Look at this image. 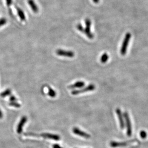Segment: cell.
<instances>
[{"label": "cell", "mask_w": 148, "mask_h": 148, "mask_svg": "<svg viewBox=\"0 0 148 148\" xmlns=\"http://www.w3.org/2000/svg\"><path fill=\"white\" fill-rule=\"evenodd\" d=\"M131 37V34L130 33H127L126 34L120 49V53L121 55L124 56L126 54L128 45L130 42Z\"/></svg>", "instance_id": "obj_1"}, {"label": "cell", "mask_w": 148, "mask_h": 148, "mask_svg": "<svg viewBox=\"0 0 148 148\" xmlns=\"http://www.w3.org/2000/svg\"><path fill=\"white\" fill-rule=\"evenodd\" d=\"M139 142V141L137 139L131 140L130 141H128L123 142H114V141H112L110 142L109 145L112 148L123 147H125L126 146H128L130 143H131L133 142Z\"/></svg>", "instance_id": "obj_2"}, {"label": "cell", "mask_w": 148, "mask_h": 148, "mask_svg": "<svg viewBox=\"0 0 148 148\" xmlns=\"http://www.w3.org/2000/svg\"><path fill=\"white\" fill-rule=\"evenodd\" d=\"M124 118L126 122V126L127 128V134L129 137H130L132 135V126L130 116L127 112H125L123 114Z\"/></svg>", "instance_id": "obj_3"}, {"label": "cell", "mask_w": 148, "mask_h": 148, "mask_svg": "<svg viewBox=\"0 0 148 148\" xmlns=\"http://www.w3.org/2000/svg\"><path fill=\"white\" fill-rule=\"evenodd\" d=\"M85 28H84V34L86 35L87 37L90 39H92L94 37V35L91 31V21L90 19L86 18L85 20Z\"/></svg>", "instance_id": "obj_4"}, {"label": "cell", "mask_w": 148, "mask_h": 148, "mask_svg": "<svg viewBox=\"0 0 148 148\" xmlns=\"http://www.w3.org/2000/svg\"><path fill=\"white\" fill-rule=\"evenodd\" d=\"M95 89V86L93 84H90L84 88H83L80 90H74L72 92V94L73 95H77L78 94L82 93H86L89 91H92Z\"/></svg>", "instance_id": "obj_5"}, {"label": "cell", "mask_w": 148, "mask_h": 148, "mask_svg": "<svg viewBox=\"0 0 148 148\" xmlns=\"http://www.w3.org/2000/svg\"><path fill=\"white\" fill-rule=\"evenodd\" d=\"M56 52L58 56L67 57L68 58H73L75 55L74 52L72 51L65 50L62 49H58Z\"/></svg>", "instance_id": "obj_6"}, {"label": "cell", "mask_w": 148, "mask_h": 148, "mask_svg": "<svg viewBox=\"0 0 148 148\" xmlns=\"http://www.w3.org/2000/svg\"><path fill=\"white\" fill-rule=\"evenodd\" d=\"M116 114L117 115V117L119 119V125H120V129L121 130H123L125 128V122H124V116L122 114V113L121 111V110L117 108L116 110Z\"/></svg>", "instance_id": "obj_7"}, {"label": "cell", "mask_w": 148, "mask_h": 148, "mask_svg": "<svg viewBox=\"0 0 148 148\" xmlns=\"http://www.w3.org/2000/svg\"><path fill=\"white\" fill-rule=\"evenodd\" d=\"M73 131L74 133V134L77 135L78 136H80L87 139H90L91 137V136L88 133H87L86 132H85L81 130L80 129L76 127H75L73 129Z\"/></svg>", "instance_id": "obj_8"}, {"label": "cell", "mask_w": 148, "mask_h": 148, "mask_svg": "<svg viewBox=\"0 0 148 148\" xmlns=\"http://www.w3.org/2000/svg\"><path fill=\"white\" fill-rule=\"evenodd\" d=\"M26 121H27V117H23L21 118L17 127V132L18 134H21L22 132L23 127L25 124L26 122Z\"/></svg>", "instance_id": "obj_9"}, {"label": "cell", "mask_w": 148, "mask_h": 148, "mask_svg": "<svg viewBox=\"0 0 148 148\" xmlns=\"http://www.w3.org/2000/svg\"><path fill=\"white\" fill-rule=\"evenodd\" d=\"M41 136L45 138H48L55 141H59L61 139L59 135L50 133H43L42 134H41Z\"/></svg>", "instance_id": "obj_10"}, {"label": "cell", "mask_w": 148, "mask_h": 148, "mask_svg": "<svg viewBox=\"0 0 148 148\" xmlns=\"http://www.w3.org/2000/svg\"><path fill=\"white\" fill-rule=\"evenodd\" d=\"M85 85V82L82 81H78L74 83V84L71 85L68 87L69 89H75V88H82V87Z\"/></svg>", "instance_id": "obj_11"}, {"label": "cell", "mask_w": 148, "mask_h": 148, "mask_svg": "<svg viewBox=\"0 0 148 148\" xmlns=\"http://www.w3.org/2000/svg\"><path fill=\"white\" fill-rule=\"evenodd\" d=\"M28 3L31 7V9L35 13H37L38 11V8L36 5L34 0H28Z\"/></svg>", "instance_id": "obj_12"}, {"label": "cell", "mask_w": 148, "mask_h": 148, "mask_svg": "<svg viewBox=\"0 0 148 148\" xmlns=\"http://www.w3.org/2000/svg\"><path fill=\"white\" fill-rule=\"evenodd\" d=\"M16 10H17V12L18 13L19 17H20V19L22 21H25V13L23 12V11L19 7H17L16 8Z\"/></svg>", "instance_id": "obj_13"}, {"label": "cell", "mask_w": 148, "mask_h": 148, "mask_svg": "<svg viewBox=\"0 0 148 148\" xmlns=\"http://www.w3.org/2000/svg\"><path fill=\"white\" fill-rule=\"evenodd\" d=\"M109 59V56L106 53H104L101 57L100 61L102 63H105V62H107Z\"/></svg>", "instance_id": "obj_14"}, {"label": "cell", "mask_w": 148, "mask_h": 148, "mask_svg": "<svg viewBox=\"0 0 148 148\" xmlns=\"http://www.w3.org/2000/svg\"><path fill=\"white\" fill-rule=\"evenodd\" d=\"M11 93V91L10 89H7L4 92H2L0 93V96L2 97H6L7 96L9 95Z\"/></svg>", "instance_id": "obj_15"}, {"label": "cell", "mask_w": 148, "mask_h": 148, "mask_svg": "<svg viewBox=\"0 0 148 148\" xmlns=\"http://www.w3.org/2000/svg\"><path fill=\"white\" fill-rule=\"evenodd\" d=\"M48 94L49 95V96H50L51 97H55L56 96V93L53 89H52L51 88H50V87H49Z\"/></svg>", "instance_id": "obj_16"}, {"label": "cell", "mask_w": 148, "mask_h": 148, "mask_svg": "<svg viewBox=\"0 0 148 148\" xmlns=\"http://www.w3.org/2000/svg\"><path fill=\"white\" fill-rule=\"evenodd\" d=\"M140 136L141 137V138L142 139H145L147 138V132L144 131V130H142L140 132Z\"/></svg>", "instance_id": "obj_17"}, {"label": "cell", "mask_w": 148, "mask_h": 148, "mask_svg": "<svg viewBox=\"0 0 148 148\" xmlns=\"http://www.w3.org/2000/svg\"><path fill=\"white\" fill-rule=\"evenodd\" d=\"M77 28L79 31H80L81 33H84V28L82 26V25H81L80 24H78L77 25Z\"/></svg>", "instance_id": "obj_18"}, {"label": "cell", "mask_w": 148, "mask_h": 148, "mask_svg": "<svg viewBox=\"0 0 148 148\" xmlns=\"http://www.w3.org/2000/svg\"><path fill=\"white\" fill-rule=\"evenodd\" d=\"M9 104L10 105H11V106L15 107H17V108H19L21 106V105H20L19 103H17L16 102H11Z\"/></svg>", "instance_id": "obj_19"}, {"label": "cell", "mask_w": 148, "mask_h": 148, "mask_svg": "<svg viewBox=\"0 0 148 148\" xmlns=\"http://www.w3.org/2000/svg\"><path fill=\"white\" fill-rule=\"evenodd\" d=\"M7 22V20L4 18H2L0 19V27H1L2 25H5Z\"/></svg>", "instance_id": "obj_20"}, {"label": "cell", "mask_w": 148, "mask_h": 148, "mask_svg": "<svg viewBox=\"0 0 148 148\" xmlns=\"http://www.w3.org/2000/svg\"><path fill=\"white\" fill-rule=\"evenodd\" d=\"M6 5L8 7H10L12 4V0H5Z\"/></svg>", "instance_id": "obj_21"}, {"label": "cell", "mask_w": 148, "mask_h": 148, "mask_svg": "<svg viewBox=\"0 0 148 148\" xmlns=\"http://www.w3.org/2000/svg\"><path fill=\"white\" fill-rule=\"evenodd\" d=\"M10 100L12 102H15V101H16L17 100H16V98L14 96L12 95V96L10 97Z\"/></svg>", "instance_id": "obj_22"}, {"label": "cell", "mask_w": 148, "mask_h": 148, "mask_svg": "<svg viewBox=\"0 0 148 148\" xmlns=\"http://www.w3.org/2000/svg\"><path fill=\"white\" fill-rule=\"evenodd\" d=\"M53 148H63L61 147L59 144H54L53 146Z\"/></svg>", "instance_id": "obj_23"}, {"label": "cell", "mask_w": 148, "mask_h": 148, "mask_svg": "<svg viewBox=\"0 0 148 148\" xmlns=\"http://www.w3.org/2000/svg\"><path fill=\"white\" fill-rule=\"evenodd\" d=\"M93 1L94 2V3H98L99 2V1H100V0H93Z\"/></svg>", "instance_id": "obj_24"}, {"label": "cell", "mask_w": 148, "mask_h": 148, "mask_svg": "<svg viewBox=\"0 0 148 148\" xmlns=\"http://www.w3.org/2000/svg\"><path fill=\"white\" fill-rule=\"evenodd\" d=\"M2 116H3V115H2V112H1V110H0V118H1L2 117Z\"/></svg>", "instance_id": "obj_25"}]
</instances>
